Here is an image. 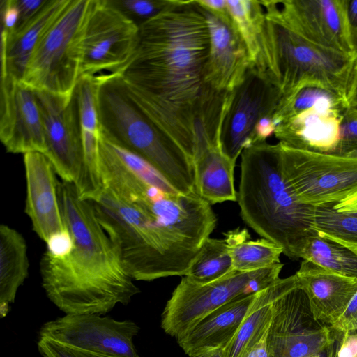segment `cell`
<instances>
[{
	"label": "cell",
	"mask_w": 357,
	"mask_h": 357,
	"mask_svg": "<svg viewBox=\"0 0 357 357\" xmlns=\"http://www.w3.org/2000/svg\"><path fill=\"white\" fill-rule=\"evenodd\" d=\"M96 216L134 280L185 276L217 218L198 194L172 191L140 157L104 151Z\"/></svg>",
	"instance_id": "1"
},
{
	"label": "cell",
	"mask_w": 357,
	"mask_h": 357,
	"mask_svg": "<svg viewBox=\"0 0 357 357\" xmlns=\"http://www.w3.org/2000/svg\"><path fill=\"white\" fill-rule=\"evenodd\" d=\"M209 50L200 6L169 0L139 26L137 51L119 75L131 99L192 162L196 132L219 128L229 93L205 82Z\"/></svg>",
	"instance_id": "2"
},
{
	"label": "cell",
	"mask_w": 357,
	"mask_h": 357,
	"mask_svg": "<svg viewBox=\"0 0 357 357\" xmlns=\"http://www.w3.org/2000/svg\"><path fill=\"white\" fill-rule=\"evenodd\" d=\"M58 195L73 247L61 256L43 253L40 271L47 296L66 314L102 315L117 304H128L140 290L100 225L93 203L80 199L76 186L63 181Z\"/></svg>",
	"instance_id": "3"
},
{
	"label": "cell",
	"mask_w": 357,
	"mask_h": 357,
	"mask_svg": "<svg viewBox=\"0 0 357 357\" xmlns=\"http://www.w3.org/2000/svg\"><path fill=\"white\" fill-rule=\"evenodd\" d=\"M237 199L243 220L257 234L299 259L312 229L314 207L303 204L282 174L279 143L254 144L241 155Z\"/></svg>",
	"instance_id": "4"
},
{
	"label": "cell",
	"mask_w": 357,
	"mask_h": 357,
	"mask_svg": "<svg viewBox=\"0 0 357 357\" xmlns=\"http://www.w3.org/2000/svg\"><path fill=\"white\" fill-rule=\"evenodd\" d=\"M101 134L141 157L178 192H196L193 162L129 96L118 75H98Z\"/></svg>",
	"instance_id": "5"
},
{
	"label": "cell",
	"mask_w": 357,
	"mask_h": 357,
	"mask_svg": "<svg viewBox=\"0 0 357 357\" xmlns=\"http://www.w3.org/2000/svg\"><path fill=\"white\" fill-rule=\"evenodd\" d=\"M261 4L266 17L261 73L284 97L314 86L345 98L356 56L309 41L285 24L272 9Z\"/></svg>",
	"instance_id": "6"
},
{
	"label": "cell",
	"mask_w": 357,
	"mask_h": 357,
	"mask_svg": "<svg viewBox=\"0 0 357 357\" xmlns=\"http://www.w3.org/2000/svg\"><path fill=\"white\" fill-rule=\"evenodd\" d=\"M92 0H68L29 61L22 83L34 91L73 94L80 77L83 41Z\"/></svg>",
	"instance_id": "7"
},
{
	"label": "cell",
	"mask_w": 357,
	"mask_h": 357,
	"mask_svg": "<svg viewBox=\"0 0 357 357\" xmlns=\"http://www.w3.org/2000/svg\"><path fill=\"white\" fill-rule=\"evenodd\" d=\"M271 310L268 357H330L333 331L314 319L296 273L277 280Z\"/></svg>",
	"instance_id": "8"
},
{
	"label": "cell",
	"mask_w": 357,
	"mask_h": 357,
	"mask_svg": "<svg viewBox=\"0 0 357 357\" xmlns=\"http://www.w3.org/2000/svg\"><path fill=\"white\" fill-rule=\"evenodd\" d=\"M282 263L253 271L234 270L206 284L183 276L167 301L161 316V328L176 340L215 309L242 296L257 293L273 284Z\"/></svg>",
	"instance_id": "9"
},
{
	"label": "cell",
	"mask_w": 357,
	"mask_h": 357,
	"mask_svg": "<svg viewBox=\"0 0 357 357\" xmlns=\"http://www.w3.org/2000/svg\"><path fill=\"white\" fill-rule=\"evenodd\" d=\"M278 143L282 176L303 204L335 205L357 189V157L304 151Z\"/></svg>",
	"instance_id": "10"
},
{
	"label": "cell",
	"mask_w": 357,
	"mask_h": 357,
	"mask_svg": "<svg viewBox=\"0 0 357 357\" xmlns=\"http://www.w3.org/2000/svg\"><path fill=\"white\" fill-rule=\"evenodd\" d=\"M139 26L110 0H92L86 24L80 77L120 75L134 56Z\"/></svg>",
	"instance_id": "11"
},
{
	"label": "cell",
	"mask_w": 357,
	"mask_h": 357,
	"mask_svg": "<svg viewBox=\"0 0 357 357\" xmlns=\"http://www.w3.org/2000/svg\"><path fill=\"white\" fill-rule=\"evenodd\" d=\"M282 97L280 89L255 68L229 93L219 143L232 161L236 162L244 149L255 144L256 126L263 118L273 116Z\"/></svg>",
	"instance_id": "12"
},
{
	"label": "cell",
	"mask_w": 357,
	"mask_h": 357,
	"mask_svg": "<svg viewBox=\"0 0 357 357\" xmlns=\"http://www.w3.org/2000/svg\"><path fill=\"white\" fill-rule=\"evenodd\" d=\"M35 93L44 127L45 155L63 181L77 187L85 173V155L76 91L70 96Z\"/></svg>",
	"instance_id": "13"
},
{
	"label": "cell",
	"mask_w": 357,
	"mask_h": 357,
	"mask_svg": "<svg viewBox=\"0 0 357 357\" xmlns=\"http://www.w3.org/2000/svg\"><path fill=\"white\" fill-rule=\"evenodd\" d=\"M139 331L131 320L118 321L99 314H66L43 324L39 338L92 352L139 357L133 342Z\"/></svg>",
	"instance_id": "14"
},
{
	"label": "cell",
	"mask_w": 357,
	"mask_h": 357,
	"mask_svg": "<svg viewBox=\"0 0 357 357\" xmlns=\"http://www.w3.org/2000/svg\"><path fill=\"white\" fill-rule=\"evenodd\" d=\"M260 1L272 9L289 28L309 41L354 55L348 40L343 0Z\"/></svg>",
	"instance_id": "15"
},
{
	"label": "cell",
	"mask_w": 357,
	"mask_h": 357,
	"mask_svg": "<svg viewBox=\"0 0 357 357\" xmlns=\"http://www.w3.org/2000/svg\"><path fill=\"white\" fill-rule=\"evenodd\" d=\"M0 139L11 153L46 152L35 91L8 75H1Z\"/></svg>",
	"instance_id": "16"
},
{
	"label": "cell",
	"mask_w": 357,
	"mask_h": 357,
	"mask_svg": "<svg viewBox=\"0 0 357 357\" xmlns=\"http://www.w3.org/2000/svg\"><path fill=\"white\" fill-rule=\"evenodd\" d=\"M202 9L210 34L209 54L204 68L205 82L216 91L231 92L241 84L252 68L248 50L227 8L221 13Z\"/></svg>",
	"instance_id": "17"
},
{
	"label": "cell",
	"mask_w": 357,
	"mask_h": 357,
	"mask_svg": "<svg viewBox=\"0 0 357 357\" xmlns=\"http://www.w3.org/2000/svg\"><path fill=\"white\" fill-rule=\"evenodd\" d=\"M26 183L25 212L33 230L45 243L54 235L68 230L59 201L54 168L43 153L24 155Z\"/></svg>",
	"instance_id": "18"
},
{
	"label": "cell",
	"mask_w": 357,
	"mask_h": 357,
	"mask_svg": "<svg viewBox=\"0 0 357 357\" xmlns=\"http://www.w3.org/2000/svg\"><path fill=\"white\" fill-rule=\"evenodd\" d=\"M347 108L321 105L307 109L279 123L273 135L297 149L334 154Z\"/></svg>",
	"instance_id": "19"
},
{
	"label": "cell",
	"mask_w": 357,
	"mask_h": 357,
	"mask_svg": "<svg viewBox=\"0 0 357 357\" xmlns=\"http://www.w3.org/2000/svg\"><path fill=\"white\" fill-rule=\"evenodd\" d=\"M309 299L316 320L333 325L357 291V278L344 276L303 260L296 273Z\"/></svg>",
	"instance_id": "20"
},
{
	"label": "cell",
	"mask_w": 357,
	"mask_h": 357,
	"mask_svg": "<svg viewBox=\"0 0 357 357\" xmlns=\"http://www.w3.org/2000/svg\"><path fill=\"white\" fill-rule=\"evenodd\" d=\"M68 0H47L30 20L13 31H1V75L22 82L29 61L45 33L61 13Z\"/></svg>",
	"instance_id": "21"
},
{
	"label": "cell",
	"mask_w": 357,
	"mask_h": 357,
	"mask_svg": "<svg viewBox=\"0 0 357 357\" xmlns=\"http://www.w3.org/2000/svg\"><path fill=\"white\" fill-rule=\"evenodd\" d=\"M257 293L236 298L206 314L176 340L178 345L188 356L209 349H225L236 334Z\"/></svg>",
	"instance_id": "22"
},
{
	"label": "cell",
	"mask_w": 357,
	"mask_h": 357,
	"mask_svg": "<svg viewBox=\"0 0 357 357\" xmlns=\"http://www.w3.org/2000/svg\"><path fill=\"white\" fill-rule=\"evenodd\" d=\"M98 75L82 76L75 89L85 155V173L78 190L84 197L96 195L102 186L98 161L101 135L98 113Z\"/></svg>",
	"instance_id": "23"
},
{
	"label": "cell",
	"mask_w": 357,
	"mask_h": 357,
	"mask_svg": "<svg viewBox=\"0 0 357 357\" xmlns=\"http://www.w3.org/2000/svg\"><path fill=\"white\" fill-rule=\"evenodd\" d=\"M197 193L210 204L236 201L234 186L236 162L228 158L219 145L199 149L194 155Z\"/></svg>",
	"instance_id": "24"
},
{
	"label": "cell",
	"mask_w": 357,
	"mask_h": 357,
	"mask_svg": "<svg viewBox=\"0 0 357 357\" xmlns=\"http://www.w3.org/2000/svg\"><path fill=\"white\" fill-rule=\"evenodd\" d=\"M26 243L22 235L6 225L0 226V314L6 316L19 287L29 275Z\"/></svg>",
	"instance_id": "25"
},
{
	"label": "cell",
	"mask_w": 357,
	"mask_h": 357,
	"mask_svg": "<svg viewBox=\"0 0 357 357\" xmlns=\"http://www.w3.org/2000/svg\"><path fill=\"white\" fill-rule=\"evenodd\" d=\"M232 259L234 269L253 271L280 264L282 248L266 239L250 240L246 228H236L224 234Z\"/></svg>",
	"instance_id": "26"
},
{
	"label": "cell",
	"mask_w": 357,
	"mask_h": 357,
	"mask_svg": "<svg viewBox=\"0 0 357 357\" xmlns=\"http://www.w3.org/2000/svg\"><path fill=\"white\" fill-rule=\"evenodd\" d=\"M233 23L248 50L252 68H262L265 11L259 1L226 0Z\"/></svg>",
	"instance_id": "27"
},
{
	"label": "cell",
	"mask_w": 357,
	"mask_h": 357,
	"mask_svg": "<svg viewBox=\"0 0 357 357\" xmlns=\"http://www.w3.org/2000/svg\"><path fill=\"white\" fill-rule=\"evenodd\" d=\"M276 281L257 293L236 334L224 349V357H241L246 348L269 327Z\"/></svg>",
	"instance_id": "28"
},
{
	"label": "cell",
	"mask_w": 357,
	"mask_h": 357,
	"mask_svg": "<svg viewBox=\"0 0 357 357\" xmlns=\"http://www.w3.org/2000/svg\"><path fill=\"white\" fill-rule=\"evenodd\" d=\"M300 258L328 271L357 278V256L345 247L317 233L307 238Z\"/></svg>",
	"instance_id": "29"
},
{
	"label": "cell",
	"mask_w": 357,
	"mask_h": 357,
	"mask_svg": "<svg viewBox=\"0 0 357 357\" xmlns=\"http://www.w3.org/2000/svg\"><path fill=\"white\" fill-rule=\"evenodd\" d=\"M234 271L225 239L209 237L203 243L185 276L196 283L206 284L218 280Z\"/></svg>",
	"instance_id": "30"
},
{
	"label": "cell",
	"mask_w": 357,
	"mask_h": 357,
	"mask_svg": "<svg viewBox=\"0 0 357 357\" xmlns=\"http://www.w3.org/2000/svg\"><path fill=\"white\" fill-rule=\"evenodd\" d=\"M312 229L357 256V214L339 213L334 205L314 207Z\"/></svg>",
	"instance_id": "31"
},
{
	"label": "cell",
	"mask_w": 357,
	"mask_h": 357,
	"mask_svg": "<svg viewBox=\"0 0 357 357\" xmlns=\"http://www.w3.org/2000/svg\"><path fill=\"white\" fill-rule=\"evenodd\" d=\"M348 107L344 98L325 89L308 86L289 96H282L273 114L277 126L281 121L317 106Z\"/></svg>",
	"instance_id": "32"
},
{
	"label": "cell",
	"mask_w": 357,
	"mask_h": 357,
	"mask_svg": "<svg viewBox=\"0 0 357 357\" xmlns=\"http://www.w3.org/2000/svg\"><path fill=\"white\" fill-rule=\"evenodd\" d=\"M111 3L138 26L160 13L169 0H110Z\"/></svg>",
	"instance_id": "33"
},
{
	"label": "cell",
	"mask_w": 357,
	"mask_h": 357,
	"mask_svg": "<svg viewBox=\"0 0 357 357\" xmlns=\"http://www.w3.org/2000/svg\"><path fill=\"white\" fill-rule=\"evenodd\" d=\"M334 154L357 157V112L350 108L343 114L340 140Z\"/></svg>",
	"instance_id": "34"
},
{
	"label": "cell",
	"mask_w": 357,
	"mask_h": 357,
	"mask_svg": "<svg viewBox=\"0 0 357 357\" xmlns=\"http://www.w3.org/2000/svg\"><path fill=\"white\" fill-rule=\"evenodd\" d=\"M37 346L43 357H124L78 349L45 338H38Z\"/></svg>",
	"instance_id": "35"
},
{
	"label": "cell",
	"mask_w": 357,
	"mask_h": 357,
	"mask_svg": "<svg viewBox=\"0 0 357 357\" xmlns=\"http://www.w3.org/2000/svg\"><path fill=\"white\" fill-rule=\"evenodd\" d=\"M331 330L334 342L330 356L357 357V328L344 332Z\"/></svg>",
	"instance_id": "36"
},
{
	"label": "cell",
	"mask_w": 357,
	"mask_h": 357,
	"mask_svg": "<svg viewBox=\"0 0 357 357\" xmlns=\"http://www.w3.org/2000/svg\"><path fill=\"white\" fill-rule=\"evenodd\" d=\"M349 45L357 56V0H343Z\"/></svg>",
	"instance_id": "37"
},
{
	"label": "cell",
	"mask_w": 357,
	"mask_h": 357,
	"mask_svg": "<svg viewBox=\"0 0 357 357\" xmlns=\"http://www.w3.org/2000/svg\"><path fill=\"white\" fill-rule=\"evenodd\" d=\"M329 326L333 330L339 332L357 328V291L342 316Z\"/></svg>",
	"instance_id": "38"
},
{
	"label": "cell",
	"mask_w": 357,
	"mask_h": 357,
	"mask_svg": "<svg viewBox=\"0 0 357 357\" xmlns=\"http://www.w3.org/2000/svg\"><path fill=\"white\" fill-rule=\"evenodd\" d=\"M1 30L13 31L17 26L20 11L16 0H3L1 2Z\"/></svg>",
	"instance_id": "39"
},
{
	"label": "cell",
	"mask_w": 357,
	"mask_h": 357,
	"mask_svg": "<svg viewBox=\"0 0 357 357\" xmlns=\"http://www.w3.org/2000/svg\"><path fill=\"white\" fill-rule=\"evenodd\" d=\"M46 1L47 0H16L20 11V19L17 26L33 17L44 6Z\"/></svg>",
	"instance_id": "40"
},
{
	"label": "cell",
	"mask_w": 357,
	"mask_h": 357,
	"mask_svg": "<svg viewBox=\"0 0 357 357\" xmlns=\"http://www.w3.org/2000/svg\"><path fill=\"white\" fill-rule=\"evenodd\" d=\"M268 328L246 348L241 357H268Z\"/></svg>",
	"instance_id": "41"
},
{
	"label": "cell",
	"mask_w": 357,
	"mask_h": 357,
	"mask_svg": "<svg viewBox=\"0 0 357 357\" xmlns=\"http://www.w3.org/2000/svg\"><path fill=\"white\" fill-rule=\"evenodd\" d=\"M345 99L348 108L357 112V56L350 74Z\"/></svg>",
	"instance_id": "42"
},
{
	"label": "cell",
	"mask_w": 357,
	"mask_h": 357,
	"mask_svg": "<svg viewBox=\"0 0 357 357\" xmlns=\"http://www.w3.org/2000/svg\"><path fill=\"white\" fill-rule=\"evenodd\" d=\"M334 208L342 213L357 214V189L346 198L334 205Z\"/></svg>",
	"instance_id": "43"
},
{
	"label": "cell",
	"mask_w": 357,
	"mask_h": 357,
	"mask_svg": "<svg viewBox=\"0 0 357 357\" xmlns=\"http://www.w3.org/2000/svg\"><path fill=\"white\" fill-rule=\"evenodd\" d=\"M189 357H224V349H209L189 356Z\"/></svg>",
	"instance_id": "44"
}]
</instances>
